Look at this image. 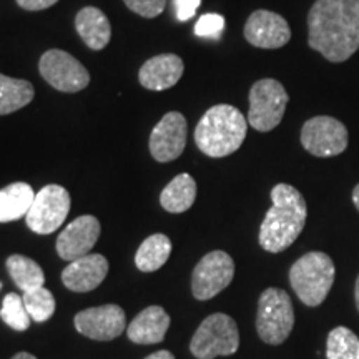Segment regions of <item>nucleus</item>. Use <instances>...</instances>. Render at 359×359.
<instances>
[{
  "label": "nucleus",
  "mask_w": 359,
  "mask_h": 359,
  "mask_svg": "<svg viewBox=\"0 0 359 359\" xmlns=\"http://www.w3.org/2000/svg\"><path fill=\"white\" fill-rule=\"evenodd\" d=\"M145 359H175V356L170 351H167V349H160V351L148 354Z\"/></svg>",
  "instance_id": "obj_32"
},
{
  "label": "nucleus",
  "mask_w": 359,
  "mask_h": 359,
  "mask_svg": "<svg viewBox=\"0 0 359 359\" xmlns=\"http://www.w3.org/2000/svg\"><path fill=\"white\" fill-rule=\"evenodd\" d=\"M224 29V17L219 13H205L195 25V34L201 39H219Z\"/></svg>",
  "instance_id": "obj_28"
},
{
  "label": "nucleus",
  "mask_w": 359,
  "mask_h": 359,
  "mask_svg": "<svg viewBox=\"0 0 359 359\" xmlns=\"http://www.w3.org/2000/svg\"><path fill=\"white\" fill-rule=\"evenodd\" d=\"M35 193L29 183L17 182L0 190V223L27 217L34 203Z\"/></svg>",
  "instance_id": "obj_20"
},
{
  "label": "nucleus",
  "mask_w": 359,
  "mask_h": 359,
  "mask_svg": "<svg viewBox=\"0 0 359 359\" xmlns=\"http://www.w3.org/2000/svg\"><path fill=\"white\" fill-rule=\"evenodd\" d=\"M0 288H2V283H0Z\"/></svg>",
  "instance_id": "obj_36"
},
{
  "label": "nucleus",
  "mask_w": 359,
  "mask_h": 359,
  "mask_svg": "<svg viewBox=\"0 0 359 359\" xmlns=\"http://www.w3.org/2000/svg\"><path fill=\"white\" fill-rule=\"evenodd\" d=\"M12 359H37V358H35L34 354H30V353H24V351H22V353H17L15 356H13Z\"/></svg>",
  "instance_id": "obj_34"
},
{
  "label": "nucleus",
  "mask_w": 359,
  "mask_h": 359,
  "mask_svg": "<svg viewBox=\"0 0 359 359\" xmlns=\"http://www.w3.org/2000/svg\"><path fill=\"white\" fill-rule=\"evenodd\" d=\"M183 72H185V65L182 58L175 53H161V55L151 57L142 65L138 72V80L147 90L161 92L177 85Z\"/></svg>",
  "instance_id": "obj_17"
},
{
  "label": "nucleus",
  "mask_w": 359,
  "mask_h": 359,
  "mask_svg": "<svg viewBox=\"0 0 359 359\" xmlns=\"http://www.w3.org/2000/svg\"><path fill=\"white\" fill-rule=\"evenodd\" d=\"M39 72L42 79L58 92L75 93L88 87L90 74L69 52L52 48L40 57Z\"/></svg>",
  "instance_id": "obj_9"
},
{
  "label": "nucleus",
  "mask_w": 359,
  "mask_h": 359,
  "mask_svg": "<svg viewBox=\"0 0 359 359\" xmlns=\"http://www.w3.org/2000/svg\"><path fill=\"white\" fill-rule=\"evenodd\" d=\"M0 318L8 327H12L13 331H19V333L29 330L30 323H32V318L25 309L24 299L17 293L6 294L2 308H0Z\"/></svg>",
  "instance_id": "obj_27"
},
{
  "label": "nucleus",
  "mask_w": 359,
  "mask_h": 359,
  "mask_svg": "<svg viewBox=\"0 0 359 359\" xmlns=\"http://www.w3.org/2000/svg\"><path fill=\"white\" fill-rule=\"evenodd\" d=\"M22 299H24L27 313L30 314V318L35 323L50 320L53 313H55V298H53L50 290L43 288V286L39 290L27 291V293L22 294Z\"/></svg>",
  "instance_id": "obj_26"
},
{
  "label": "nucleus",
  "mask_w": 359,
  "mask_h": 359,
  "mask_svg": "<svg viewBox=\"0 0 359 359\" xmlns=\"http://www.w3.org/2000/svg\"><path fill=\"white\" fill-rule=\"evenodd\" d=\"M70 193L60 185H47L35 195L27 213V226L37 235H50L65 222L70 212Z\"/></svg>",
  "instance_id": "obj_8"
},
{
  "label": "nucleus",
  "mask_w": 359,
  "mask_h": 359,
  "mask_svg": "<svg viewBox=\"0 0 359 359\" xmlns=\"http://www.w3.org/2000/svg\"><path fill=\"white\" fill-rule=\"evenodd\" d=\"M109 273V262L103 255H85L70 262L62 271V283L75 293H87L98 288Z\"/></svg>",
  "instance_id": "obj_16"
},
{
  "label": "nucleus",
  "mask_w": 359,
  "mask_h": 359,
  "mask_svg": "<svg viewBox=\"0 0 359 359\" xmlns=\"http://www.w3.org/2000/svg\"><path fill=\"white\" fill-rule=\"evenodd\" d=\"M302 145L318 158L336 156L348 148V128L333 116H313L302 128Z\"/></svg>",
  "instance_id": "obj_11"
},
{
  "label": "nucleus",
  "mask_w": 359,
  "mask_h": 359,
  "mask_svg": "<svg viewBox=\"0 0 359 359\" xmlns=\"http://www.w3.org/2000/svg\"><path fill=\"white\" fill-rule=\"evenodd\" d=\"M353 203H354V206H356L358 212H359V183H358L356 187H354V190H353Z\"/></svg>",
  "instance_id": "obj_33"
},
{
  "label": "nucleus",
  "mask_w": 359,
  "mask_h": 359,
  "mask_svg": "<svg viewBox=\"0 0 359 359\" xmlns=\"http://www.w3.org/2000/svg\"><path fill=\"white\" fill-rule=\"evenodd\" d=\"M334 263L323 251H309L293 263L290 283L296 296L309 308H316L327 298L334 283Z\"/></svg>",
  "instance_id": "obj_4"
},
{
  "label": "nucleus",
  "mask_w": 359,
  "mask_h": 359,
  "mask_svg": "<svg viewBox=\"0 0 359 359\" xmlns=\"http://www.w3.org/2000/svg\"><path fill=\"white\" fill-rule=\"evenodd\" d=\"M170 327V316L161 306H148L128 325V339L135 344H156L165 339Z\"/></svg>",
  "instance_id": "obj_18"
},
{
  "label": "nucleus",
  "mask_w": 359,
  "mask_h": 359,
  "mask_svg": "<svg viewBox=\"0 0 359 359\" xmlns=\"http://www.w3.org/2000/svg\"><path fill=\"white\" fill-rule=\"evenodd\" d=\"M7 271L22 293L42 288L45 283L43 269L32 258L24 255H12L7 258Z\"/></svg>",
  "instance_id": "obj_24"
},
{
  "label": "nucleus",
  "mask_w": 359,
  "mask_h": 359,
  "mask_svg": "<svg viewBox=\"0 0 359 359\" xmlns=\"http://www.w3.org/2000/svg\"><path fill=\"white\" fill-rule=\"evenodd\" d=\"M245 39L258 48H280L290 42L291 29L280 13L257 11L246 20Z\"/></svg>",
  "instance_id": "obj_15"
},
{
  "label": "nucleus",
  "mask_w": 359,
  "mask_h": 359,
  "mask_svg": "<svg viewBox=\"0 0 359 359\" xmlns=\"http://www.w3.org/2000/svg\"><path fill=\"white\" fill-rule=\"evenodd\" d=\"M248 120L233 105L219 103L201 116L195 128V143L210 158H223L243 145Z\"/></svg>",
  "instance_id": "obj_3"
},
{
  "label": "nucleus",
  "mask_w": 359,
  "mask_h": 359,
  "mask_svg": "<svg viewBox=\"0 0 359 359\" xmlns=\"http://www.w3.org/2000/svg\"><path fill=\"white\" fill-rule=\"evenodd\" d=\"M58 0H17L19 7L24 8V11L29 12H39L45 11V8L55 6Z\"/></svg>",
  "instance_id": "obj_31"
},
{
  "label": "nucleus",
  "mask_w": 359,
  "mask_h": 359,
  "mask_svg": "<svg viewBox=\"0 0 359 359\" xmlns=\"http://www.w3.org/2000/svg\"><path fill=\"white\" fill-rule=\"evenodd\" d=\"M75 29L92 50H102L111 39V25L109 17L97 7H83L75 17Z\"/></svg>",
  "instance_id": "obj_19"
},
{
  "label": "nucleus",
  "mask_w": 359,
  "mask_h": 359,
  "mask_svg": "<svg viewBox=\"0 0 359 359\" xmlns=\"http://www.w3.org/2000/svg\"><path fill=\"white\" fill-rule=\"evenodd\" d=\"M290 97L275 79H262L250 90L248 123L258 132H271L281 123Z\"/></svg>",
  "instance_id": "obj_7"
},
{
  "label": "nucleus",
  "mask_w": 359,
  "mask_h": 359,
  "mask_svg": "<svg viewBox=\"0 0 359 359\" xmlns=\"http://www.w3.org/2000/svg\"><path fill=\"white\" fill-rule=\"evenodd\" d=\"M271 208L259 226V245L268 253H281L298 240L308 217L304 196L288 183L271 190Z\"/></svg>",
  "instance_id": "obj_2"
},
{
  "label": "nucleus",
  "mask_w": 359,
  "mask_h": 359,
  "mask_svg": "<svg viewBox=\"0 0 359 359\" xmlns=\"http://www.w3.org/2000/svg\"><path fill=\"white\" fill-rule=\"evenodd\" d=\"M201 0H175V12L180 22L190 20L195 15L196 8L200 7Z\"/></svg>",
  "instance_id": "obj_30"
},
{
  "label": "nucleus",
  "mask_w": 359,
  "mask_h": 359,
  "mask_svg": "<svg viewBox=\"0 0 359 359\" xmlns=\"http://www.w3.org/2000/svg\"><path fill=\"white\" fill-rule=\"evenodd\" d=\"M354 299H356V306H358V311H359V276L356 280V286H354Z\"/></svg>",
  "instance_id": "obj_35"
},
{
  "label": "nucleus",
  "mask_w": 359,
  "mask_h": 359,
  "mask_svg": "<svg viewBox=\"0 0 359 359\" xmlns=\"http://www.w3.org/2000/svg\"><path fill=\"white\" fill-rule=\"evenodd\" d=\"M308 43L326 60H348L359 48V0H316L308 13Z\"/></svg>",
  "instance_id": "obj_1"
},
{
  "label": "nucleus",
  "mask_w": 359,
  "mask_h": 359,
  "mask_svg": "<svg viewBox=\"0 0 359 359\" xmlns=\"http://www.w3.org/2000/svg\"><path fill=\"white\" fill-rule=\"evenodd\" d=\"M196 198V182L191 175L180 173L160 195V203L168 213H183L190 210Z\"/></svg>",
  "instance_id": "obj_21"
},
{
  "label": "nucleus",
  "mask_w": 359,
  "mask_h": 359,
  "mask_svg": "<svg viewBox=\"0 0 359 359\" xmlns=\"http://www.w3.org/2000/svg\"><path fill=\"white\" fill-rule=\"evenodd\" d=\"M235 276V262L222 250L205 255L193 269L191 291L200 302H208L230 286Z\"/></svg>",
  "instance_id": "obj_10"
},
{
  "label": "nucleus",
  "mask_w": 359,
  "mask_h": 359,
  "mask_svg": "<svg viewBox=\"0 0 359 359\" xmlns=\"http://www.w3.org/2000/svg\"><path fill=\"white\" fill-rule=\"evenodd\" d=\"M188 125L180 111H168L150 135V154L160 163L177 160L187 147Z\"/></svg>",
  "instance_id": "obj_13"
},
{
  "label": "nucleus",
  "mask_w": 359,
  "mask_h": 359,
  "mask_svg": "<svg viewBox=\"0 0 359 359\" xmlns=\"http://www.w3.org/2000/svg\"><path fill=\"white\" fill-rule=\"evenodd\" d=\"M294 326L290 294L281 288H266L258 299L257 331L263 343L278 346L288 339Z\"/></svg>",
  "instance_id": "obj_5"
},
{
  "label": "nucleus",
  "mask_w": 359,
  "mask_h": 359,
  "mask_svg": "<svg viewBox=\"0 0 359 359\" xmlns=\"http://www.w3.org/2000/svg\"><path fill=\"white\" fill-rule=\"evenodd\" d=\"M100 222L92 215H82L62 230L57 238V253L65 262H74L90 253L100 238Z\"/></svg>",
  "instance_id": "obj_14"
},
{
  "label": "nucleus",
  "mask_w": 359,
  "mask_h": 359,
  "mask_svg": "<svg viewBox=\"0 0 359 359\" xmlns=\"http://www.w3.org/2000/svg\"><path fill=\"white\" fill-rule=\"evenodd\" d=\"M123 2L130 11L145 19H155L167 7V0H123Z\"/></svg>",
  "instance_id": "obj_29"
},
{
  "label": "nucleus",
  "mask_w": 359,
  "mask_h": 359,
  "mask_svg": "<svg viewBox=\"0 0 359 359\" xmlns=\"http://www.w3.org/2000/svg\"><path fill=\"white\" fill-rule=\"evenodd\" d=\"M34 95L35 90L30 82L0 74V115L24 109L34 100Z\"/></svg>",
  "instance_id": "obj_23"
},
{
  "label": "nucleus",
  "mask_w": 359,
  "mask_h": 359,
  "mask_svg": "<svg viewBox=\"0 0 359 359\" xmlns=\"http://www.w3.org/2000/svg\"><path fill=\"white\" fill-rule=\"evenodd\" d=\"M75 330L95 341H111L127 330L125 311L118 304H103L75 314Z\"/></svg>",
  "instance_id": "obj_12"
},
{
  "label": "nucleus",
  "mask_w": 359,
  "mask_h": 359,
  "mask_svg": "<svg viewBox=\"0 0 359 359\" xmlns=\"http://www.w3.org/2000/svg\"><path fill=\"white\" fill-rule=\"evenodd\" d=\"M172 253V241L163 233L148 236L135 255V264L143 273L156 271L168 262Z\"/></svg>",
  "instance_id": "obj_22"
},
{
  "label": "nucleus",
  "mask_w": 359,
  "mask_h": 359,
  "mask_svg": "<svg viewBox=\"0 0 359 359\" xmlns=\"http://www.w3.org/2000/svg\"><path fill=\"white\" fill-rule=\"evenodd\" d=\"M326 356L327 359H359V338L349 327H334L327 334Z\"/></svg>",
  "instance_id": "obj_25"
},
{
  "label": "nucleus",
  "mask_w": 359,
  "mask_h": 359,
  "mask_svg": "<svg viewBox=\"0 0 359 359\" xmlns=\"http://www.w3.org/2000/svg\"><path fill=\"white\" fill-rule=\"evenodd\" d=\"M240 348V331L236 321L224 313L205 318L193 334L190 351L196 359L231 356Z\"/></svg>",
  "instance_id": "obj_6"
}]
</instances>
